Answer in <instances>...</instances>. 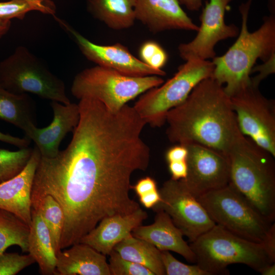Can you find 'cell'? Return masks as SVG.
I'll return each instance as SVG.
<instances>
[{
	"label": "cell",
	"instance_id": "obj_1",
	"mask_svg": "<svg viewBox=\"0 0 275 275\" xmlns=\"http://www.w3.org/2000/svg\"><path fill=\"white\" fill-rule=\"evenodd\" d=\"M78 104L70 143L53 157L40 156L32 191V206L49 195L61 207V250L78 243L103 218L141 208L130 197V179L146 171L150 159L141 137L147 124L133 106L112 112L91 98Z\"/></svg>",
	"mask_w": 275,
	"mask_h": 275
},
{
	"label": "cell",
	"instance_id": "obj_2",
	"mask_svg": "<svg viewBox=\"0 0 275 275\" xmlns=\"http://www.w3.org/2000/svg\"><path fill=\"white\" fill-rule=\"evenodd\" d=\"M172 143H197L226 154L240 132L230 97L212 77L200 82L181 103L166 115Z\"/></svg>",
	"mask_w": 275,
	"mask_h": 275
},
{
	"label": "cell",
	"instance_id": "obj_3",
	"mask_svg": "<svg viewBox=\"0 0 275 275\" xmlns=\"http://www.w3.org/2000/svg\"><path fill=\"white\" fill-rule=\"evenodd\" d=\"M229 183L270 223L275 219L274 157L241 131L226 153Z\"/></svg>",
	"mask_w": 275,
	"mask_h": 275
},
{
	"label": "cell",
	"instance_id": "obj_4",
	"mask_svg": "<svg viewBox=\"0 0 275 275\" xmlns=\"http://www.w3.org/2000/svg\"><path fill=\"white\" fill-rule=\"evenodd\" d=\"M252 0L239 6L241 31L235 42L223 55L212 59V77L224 86L232 96L251 83L253 67L258 59L263 62L275 54V17L271 14L263 18L261 26L253 32L248 30L247 22Z\"/></svg>",
	"mask_w": 275,
	"mask_h": 275
},
{
	"label": "cell",
	"instance_id": "obj_5",
	"mask_svg": "<svg viewBox=\"0 0 275 275\" xmlns=\"http://www.w3.org/2000/svg\"><path fill=\"white\" fill-rule=\"evenodd\" d=\"M196 264L209 275L225 274L228 266L243 264L260 272L273 262L262 243L241 237L215 224L189 244Z\"/></svg>",
	"mask_w": 275,
	"mask_h": 275
},
{
	"label": "cell",
	"instance_id": "obj_6",
	"mask_svg": "<svg viewBox=\"0 0 275 275\" xmlns=\"http://www.w3.org/2000/svg\"><path fill=\"white\" fill-rule=\"evenodd\" d=\"M163 82L160 76H128L96 65L76 75L71 91L78 99L98 100L109 111L116 112L130 100Z\"/></svg>",
	"mask_w": 275,
	"mask_h": 275
},
{
	"label": "cell",
	"instance_id": "obj_7",
	"mask_svg": "<svg viewBox=\"0 0 275 275\" xmlns=\"http://www.w3.org/2000/svg\"><path fill=\"white\" fill-rule=\"evenodd\" d=\"M214 68L209 60H187L166 82L143 93L133 107L147 124L161 127L168 112L184 101L200 82L211 77Z\"/></svg>",
	"mask_w": 275,
	"mask_h": 275
},
{
	"label": "cell",
	"instance_id": "obj_8",
	"mask_svg": "<svg viewBox=\"0 0 275 275\" xmlns=\"http://www.w3.org/2000/svg\"><path fill=\"white\" fill-rule=\"evenodd\" d=\"M0 84L14 94L31 93L51 101L71 103L64 81L24 46L17 47L0 62Z\"/></svg>",
	"mask_w": 275,
	"mask_h": 275
},
{
	"label": "cell",
	"instance_id": "obj_9",
	"mask_svg": "<svg viewBox=\"0 0 275 275\" xmlns=\"http://www.w3.org/2000/svg\"><path fill=\"white\" fill-rule=\"evenodd\" d=\"M197 198L215 224L248 240L264 243L273 223L230 184Z\"/></svg>",
	"mask_w": 275,
	"mask_h": 275
},
{
	"label": "cell",
	"instance_id": "obj_10",
	"mask_svg": "<svg viewBox=\"0 0 275 275\" xmlns=\"http://www.w3.org/2000/svg\"><path fill=\"white\" fill-rule=\"evenodd\" d=\"M241 132L275 157V103L251 83L230 97Z\"/></svg>",
	"mask_w": 275,
	"mask_h": 275
},
{
	"label": "cell",
	"instance_id": "obj_11",
	"mask_svg": "<svg viewBox=\"0 0 275 275\" xmlns=\"http://www.w3.org/2000/svg\"><path fill=\"white\" fill-rule=\"evenodd\" d=\"M158 190L160 200L152 209L166 212L190 242L215 225L181 180L171 178Z\"/></svg>",
	"mask_w": 275,
	"mask_h": 275
},
{
	"label": "cell",
	"instance_id": "obj_12",
	"mask_svg": "<svg viewBox=\"0 0 275 275\" xmlns=\"http://www.w3.org/2000/svg\"><path fill=\"white\" fill-rule=\"evenodd\" d=\"M233 0H209L206 2L200 16L201 25L190 42L178 46L180 57L186 61L191 59L208 60L216 57L215 45L220 41L235 37L239 33L234 24L225 21V12Z\"/></svg>",
	"mask_w": 275,
	"mask_h": 275
},
{
	"label": "cell",
	"instance_id": "obj_13",
	"mask_svg": "<svg viewBox=\"0 0 275 275\" xmlns=\"http://www.w3.org/2000/svg\"><path fill=\"white\" fill-rule=\"evenodd\" d=\"M187 173L181 180L197 198L229 183L230 164L222 151L197 143L186 145Z\"/></svg>",
	"mask_w": 275,
	"mask_h": 275
},
{
	"label": "cell",
	"instance_id": "obj_14",
	"mask_svg": "<svg viewBox=\"0 0 275 275\" xmlns=\"http://www.w3.org/2000/svg\"><path fill=\"white\" fill-rule=\"evenodd\" d=\"M58 21L65 30L72 35L84 56L98 66L131 76H161L166 74L163 70H156L146 65L121 43H116L108 45L94 43L65 22L60 19H58Z\"/></svg>",
	"mask_w": 275,
	"mask_h": 275
},
{
	"label": "cell",
	"instance_id": "obj_15",
	"mask_svg": "<svg viewBox=\"0 0 275 275\" xmlns=\"http://www.w3.org/2000/svg\"><path fill=\"white\" fill-rule=\"evenodd\" d=\"M41 156L34 146L24 168L13 178L0 183V208L15 214L29 227L32 222V191Z\"/></svg>",
	"mask_w": 275,
	"mask_h": 275
},
{
	"label": "cell",
	"instance_id": "obj_16",
	"mask_svg": "<svg viewBox=\"0 0 275 275\" xmlns=\"http://www.w3.org/2000/svg\"><path fill=\"white\" fill-rule=\"evenodd\" d=\"M136 20L154 33L179 30L197 32L179 0H135Z\"/></svg>",
	"mask_w": 275,
	"mask_h": 275
},
{
	"label": "cell",
	"instance_id": "obj_17",
	"mask_svg": "<svg viewBox=\"0 0 275 275\" xmlns=\"http://www.w3.org/2000/svg\"><path fill=\"white\" fill-rule=\"evenodd\" d=\"M50 105L53 111V119L47 126H35L26 136L33 141L41 154L51 158L59 153L63 139L70 132H73L79 119L78 104H67L51 101Z\"/></svg>",
	"mask_w": 275,
	"mask_h": 275
},
{
	"label": "cell",
	"instance_id": "obj_18",
	"mask_svg": "<svg viewBox=\"0 0 275 275\" xmlns=\"http://www.w3.org/2000/svg\"><path fill=\"white\" fill-rule=\"evenodd\" d=\"M148 217L147 212L140 208L126 215L106 217L79 242L85 243L104 255H108L114 247Z\"/></svg>",
	"mask_w": 275,
	"mask_h": 275
},
{
	"label": "cell",
	"instance_id": "obj_19",
	"mask_svg": "<svg viewBox=\"0 0 275 275\" xmlns=\"http://www.w3.org/2000/svg\"><path fill=\"white\" fill-rule=\"evenodd\" d=\"M154 222L150 225H142L132 231L133 236L154 245L160 251L175 252L187 261L196 263V256L189 244L183 239L182 231L163 210L155 211Z\"/></svg>",
	"mask_w": 275,
	"mask_h": 275
},
{
	"label": "cell",
	"instance_id": "obj_20",
	"mask_svg": "<svg viewBox=\"0 0 275 275\" xmlns=\"http://www.w3.org/2000/svg\"><path fill=\"white\" fill-rule=\"evenodd\" d=\"M57 254L56 274L111 275L105 255L78 242Z\"/></svg>",
	"mask_w": 275,
	"mask_h": 275
},
{
	"label": "cell",
	"instance_id": "obj_21",
	"mask_svg": "<svg viewBox=\"0 0 275 275\" xmlns=\"http://www.w3.org/2000/svg\"><path fill=\"white\" fill-rule=\"evenodd\" d=\"M28 252L44 275L56 274L57 254L49 231L39 211L32 209Z\"/></svg>",
	"mask_w": 275,
	"mask_h": 275
},
{
	"label": "cell",
	"instance_id": "obj_22",
	"mask_svg": "<svg viewBox=\"0 0 275 275\" xmlns=\"http://www.w3.org/2000/svg\"><path fill=\"white\" fill-rule=\"evenodd\" d=\"M36 106L28 94L17 95L0 84V119L22 130L26 136L37 126Z\"/></svg>",
	"mask_w": 275,
	"mask_h": 275
},
{
	"label": "cell",
	"instance_id": "obj_23",
	"mask_svg": "<svg viewBox=\"0 0 275 275\" xmlns=\"http://www.w3.org/2000/svg\"><path fill=\"white\" fill-rule=\"evenodd\" d=\"M135 0H87L88 12L115 30L131 27L136 20Z\"/></svg>",
	"mask_w": 275,
	"mask_h": 275
},
{
	"label": "cell",
	"instance_id": "obj_24",
	"mask_svg": "<svg viewBox=\"0 0 275 275\" xmlns=\"http://www.w3.org/2000/svg\"><path fill=\"white\" fill-rule=\"evenodd\" d=\"M123 258L141 265L154 275H164L166 272L161 252L154 245L129 234L114 248Z\"/></svg>",
	"mask_w": 275,
	"mask_h": 275
},
{
	"label": "cell",
	"instance_id": "obj_25",
	"mask_svg": "<svg viewBox=\"0 0 275 275\" xmlns=\"http://www.w3.org/2000/svg\"><path fill=\"white\" fill-rule=\"evenodd\" d=\"M30 227L18 216L0 208V255L11 245L28 252Z\"/></svg>",
	"mask_w": 275,
	"mask_h": 275
},
{
	"label": "cell",
	"instance_id": "obj_26",
	"mask_svg": "<svg viewBox=\"0 0 275 275\" xmlns=\"http://www.w3.org/2000/svg\"><path fill=\"white\" fill-rule=\"evenodd\" d=\"M32 207L39 211L49 231L57 254L61 250L60 242L64 222V215L61 207L52 196L47 195L41 198Z\"/></svg>",
	"mask_w": 275,
	"mask_h": 275
},
{
	"label": "cell",
	"instance_id": "obj_27",
	"mask_svg": "<svg viewBox=\"0 0 275 275\" xmlns=\"http://www.w3.org/2000/svg\"><path fill=\"white\" fill-rule=\"evenodd\" d=\"M32 11L53 15L56 12V6L50 0H10L0 2V19H22L28 12Z\"/></svg>",
	"mask_w": 275,
	"mask_h": 275
},
{
	"label": "cell",
	"instance_id": "obj_28",
	"mask_svg": "<svg viewBox=\"0 0 275 275\" xmlns=\"http://www.w3.org/2000/svg\"><path fill=\"white\" fill-rule=\"evenodd\" d=\"M33 149L29 147L14 151L0 149V183L15 176L24 168Z\"/></svg>",
	"mask_w": 275,
	"mask_h": 275
},
{
	"label": "cell",
	"instance_id": "obj_29",
	"mask_svg": "<svg viewBox=\"0 0 275 275\" xmlns=\"http://www.w3.org/2000/svg\"><path fill=\"white\" fill-rule=\"evenodd\" d=\"M108 255L111 275H154L147 268L123 258L114 250Z\"/></svg>",
	"mask_w": 275,
	"mask_h": 275
},
{
	"label": "cell",
	"instance_id": "obj_30",
	"mask_svg": "<svg viewBox=\"0 0 275 275\" xmlns=\"http://www.w3.org/2000/svg\"><path fill=\"white\" fill-rule=\"evenodd\" d=\"M139 54L142 61L156 70H162L168 61L166 51L154 41L144 42L140 48Z\"/></svg>",
	"mask_w": 275,
	"mask_h": 275
},
{
	"label": "cell",
	"instance_id": "obj_31",
	"mask_svg": "<svg viewBox=\"0 0 275 275\" xmlns=\"http://www.w3.org/2000/svg\"><path fill=\"white\" fill-rule=\"evenodd\" d=\"M161 257L167 275H209L197 264L188 265L176 259L168 251H160Z\"/></svg>",
	"mask_w": 275,
	"mask_h": 275
},
{
	"label": "cell",
	"instance_id": "obj_32",
	"mask_svg": "<svg viewBox=\"0 0 275 275\" xmlns=\"http://www.w3.org/2000/svg\"><path fill=\"white\" fill-rule=\"evenodd\" d=\"M36 262L29 254L21 255L17 253H5L0 255V275H15Z\"/></svg>",
	"mask_w": 275,
	"mask_h": 275
},
{
	"label": "cell",
	"instance_id": "obj_33",
	"mask_svg": "<svg viewBox=\"0 0 275 275\" xmlns=\"http://www.w3.org/2000/svg\"><path fill=\"white\" fill-rule=\"evenodd\" d=\"M274 57L275 54L272 55L268 60L264 62L263 64L253 68L251 73L254 70L259 72L257 75L251 78V83L253 85L259 87L263 79L269 75L274 73Z\"/></svg>",
	"mask_w": 275,
	"mask_h": 275
},
{
	"label": "cell",
	"instance_id": "obj_34",
	"mask_svg": "<svg viewBox=\"0 0 275 275\" xmlns=\"http://www.w3.org/2000/svg\"><path fill=\"white\" fill-rule=\"evenodd\" d=\"M188 149L186 146L178 144L169 148L166 153L168 163L174 161L187 160Z\"/></svg>",
	"mask_w": 275,
	"mask_h": 275
},
{
	"label": "cell",
	"instance_id": "obj_35",
	"mask_svg": "<svg viewBox=\"0 0 275 275\" xmlns=\"http://www.w3.org/2000/svg\"><path fill=\"white\" fill-rule=\"evenodd\" d=\"M136 194L139 197L148 192L157 189L155 180L150 177H146L139 180L136 183L132 186Z\"/></svg>",
	"mask_w": 275,
	"mask_h": 275
},
{
	"label": "cell",
	"instance_id": "obj_36",
	"mask_svg": "<svg viewBox=\"0 0 275 275\" xmlns=\"http://www.w3.org/2000/svg\"><path fill=\"white\" fill-rule=\"evenodd\" d=\"M168 163L171 179L178 180L185 178L187 173V160L170 162Z\"/></svg>",
	"mask_w": 275,
	"mask_h": 275
},
{
	"label": "cell",
	"instance_id": "obj_37",
	"mask_svg": "<svg viewBox=\"0 0 275 275\" xmlns=\"http://www.w3.org/2000/svg\"><path fill=\"white\" fill-rule=\"evenodd\" d=\"M0 141L16 146L19 149L28 147L31 142V140L25 136L24 138H19L1 131Z\"/></svg>",
	"mask_w": 275,
	"mask_h": 275
},
{
	"label": "cell",
	"instance_id": "obj_38",
	"mask_svg": "<svg viewBox=\"0 0 275 275\" xmlns=\"http://www.w3.org/2000/svg\"><path fill=\"white\" fill-rule=\"evenodd\" d=\"M265 250L273 262H275V225L272 223L263 243Z\"/></svg>",
	"mask_w": 275,
	"mask_h": 275
},
{
	"label": "cell",
	"instance_id": "obj_39",
	"mask_svg": "<svg viewBox=\"0 0 275 275\" xmlns=\"http://www.w3.org/2000/svg\"><path fill=\"white\" fill-rule=\"evenodd\" d=\"M160 200V196L157 189L139 196L140 203L146 208H152Z\"/></svg>",
	"mask_w": 275,
	"mask_h": 275
},
{
	"label": "cell",
	"instance_id": "obj_40",
	"mask_svg": "<svg viewBox=\"0 0 275 275\" xmlns=\"http://www.w3.org/2000/svg\"><path fill=\"white\" fill-rule=\"evenodd\" d=\"M189 11H198L202 6L203 0H179Z\"/></svg>",
	"mask_w": 275,
	"mask_h": 275
},
{
	"label": "cell",
	"instance_id": "obj_41",
	"mask_svg": "<svg viewBox=\"0 0 275 275\" xmlns=\"http://www.w3.org/2000/svg\"><path fill=\"white\" fill-rule=\"evenodd\" d=\"M11 20L0 19V41L11 27Z\"/></svg>",
	"mask_w": 275,
	"mask_h": 275
},
{
	"label": "cell",
	"instance_id": "obj_42",
	"mask_svg": "<svg viewBox=\"0 0 275 275\" xmlns=\"http://www.w3.org/2000/svg\"><path fill=\"white\" fill-rule=\"evenodd\" d=\"M262 275H274L275 264L274 263L268 264L263 267L259 272Z\"/></svg>",
	"mask_w": 275,
	"mask_h": 275
},
{
	"label": "cell",
	"instance_id": "obj_43",
	"mask_svg": "<svg viewBox=\"0 0 275 275\" xmlns=\"http://www.w3.org/2000/svg\"><path fill=\"white\" fill-rule=\"evenodd\" d=\"M31 1H39V0H31Z\"/></svg>",
	"mask_w": 275,
	"mask_h": 275
}]
</instances>
